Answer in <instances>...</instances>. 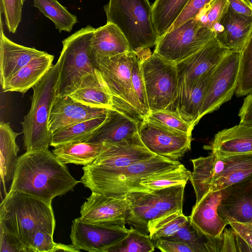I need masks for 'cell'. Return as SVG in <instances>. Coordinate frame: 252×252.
Masks as SVG:
<instances>
[{
    "label": "cell",
    "instance_id": "obj_1",
    "mask_svg": "<svg viewBox=\"0 0 252 252\" xmlns=\"http://www.w3.org/2000/svg\"><path fill=\"white\" fill-rule=\"evenodd\" d=\"M80 182L49 149L26 152L18 157L9 191L19 190L52 203Z\"/></svg>",
    "mask_w": 252,
    "mask_h": 252
},
{
    "label": "cell",
    "instance_id": "obj_2",
    "mask_svg": "<svg viewBox=\"0 0 252 252\" xmlns=\"http://www.w3.org/2000/svg\"><path fill=\"white\" fill-rule=\"evenodd\" d=\"M181 165L177 160L158 155L116 169L103 168L90 164L82 168L84 173L80 182L92 192L122 197L130 191L139 190V183L143 178Z\"/></svg>",
    "mask_w": 252,
    "mask_h": 252
},
{
    "label": "cell",
    "instance_id": "obj_3",
    "mask_svg": "<svg viewBox=\"0 0 252 252\" xmlns=\"http://www.w3.org/2000/svg\"><path fill=\"white\" fill-rule=\"evenodd\" d=\"M0 223L20 239L28 252L37 231L53 235L56 227L52 203L19 190L9 191L2 200Z\"/></svg>",
    "mask_w": 252,
    "mask_h": 252
},
{
    "label": "cell",
    "instance_id": "obj_4",
    "mask_svg": "<svg viewBox=\"0 0 252 252\" xmlns=\"http://www.w3.org/2000/svg\"><path fill=\"white\" fill-rule=\"evenodd\" d=\"M191 161L193 171L189 180L195 203L209 192L224 189L252 175V153L226 156L211 153Z\"/></svg>",
    "mask_w": 252,
    "mask_h": 252
},
{
    "label": "cell",
    "instance_id": "obj_5",
    "mask_svg": "<svg viewBox=\"0 0 252 252\" xmlns=\"http://www.w3.org/2000/svg\"><path fill=\"white\" fill-rule=\"evenodd\" d=\"M103 9L107 23L121 30L132 51L139 55L155 46L158 36L149 0H109Z\"/></svg>",
    "mask_w": 252,
    "mask_h": 252
},
{
    "label": "cell",
    "instance_id": "obj_6",
    "mask_svg": "<svg viewBox=\"0 0 252 252\" xmlns=\"http://www.w3.org/2000/svg\"><path fill=\"white\" fill-rule=\"evenodd\" d=\"M59 76V64L57 61L32 88L31 107L21 123L26 152L49 149L52 136L49 121L56 97Z\"/></svg>",
    "mask_w": 252,
    "mask_h": 252
},
{
    "label": "cell",
    "instance_id": "obj_7",
    "mask_svg": "<svg viewBox=\"0 0 252 252\" xmlns=\"http://www.w3.org/2000/svg\"><path fill=\"white\" fill-rule=\"evenodd\" d=\"M95 29L88 25L62 41L58 60L59 76L56 96L69 95L80 86L83 79L97 67L92 54V41Z\"/></svg>",
    "mask_w": 252,
    "mask_h": 252
},
{
    "label": "cell",
    "instance_id": "obj_8",
    "mask_svg": "<svg viewBox=\"0 0 252 252\" xmlns=\"http://www.w3.org/2000/svg\"><path fill=\"white\" fill-rule=\"evenodd\" d=\"M137 54L129 51L114 56L104 58L97 67L112 97L113 107L138 120L146 118L133 89L131 69Z\"/></svg>",
    "mask_w": 252,
    "mask_h": 252
},
{
    "label": "cell",
    "instance_id": "obj_9",
    "mask_svg": "<svg viewBox=\"0 0 252 252\" xmlns=\"http://www.w3.org/2000/svg\"><path fill=\"white\" fill-rule=\"evenodd\" d=\"M139 56L150 112L165 109L177 87L176 63L150 50Z\"/></svg>",
    "mask_w": 252,
    "mask_h": 252
},
{
    "label": "cell",
    "instance_id": "obj_10",
    "mask_svg": "<svg viewBox=\"0 0 252 252\" xmlns=\"http://www.w3.org/2000/svg\"><path fill=\"white\" fill-rule=\"evenodd\" d=\"M215 37L213 29L194 18L159 36L154 52L176 63L198 51Z\"/></svg>",
    "mask_w": 252,
    "mask_h": 252
},
{
    "label": "cell",
    "instance_id": "obj_11",
    "mask_svg": "<svg viewBox=\"0 0 252 252\" xmlns=\"http://www.w3.org/2000/svg\"><path fill=\"white\" fill-rule=\"evenodd\" d=\"M125 220L88 223L78 218L72 221L70 235L72 244L80 252H106L128 233Z\"/></svg>",
    "mask_w": 252,
    "mask_h": 252
},
{
    "label": "cell",
    "instance_id": "obj_12",
    "mask_svg": "<svg viewBox=\"0 0 252 252\" xmlns=\"http://www.w3.org/2000/svg\"><path fill=\"white\" fill-rule=\"evenodd\" d=\"M240 57L241 52L229 51L214 69L200 108L199 120L231 99L237 85Z\"/></svg>",
    "mask_w": 252,
    "mask_h": 252
},
{
    "label": "cell",
    "instance_id": "obj_13",
    "mask_svg": "<svg viewBox=\"0 0 252 252\" xmlns=\"http://www.w3.org/2000/svg\"><path fill=\"white\" fill-rule=\"evenodd\" d=\"M138 134L150 152L172 160L182 158L191 148V135L146 119L140 122Z\"/></svg>",
    "mask_w": 252,
    "mask_h": 252
},
{
    "label": "cell",
    "instance_id": "obj_14",
    "mask_svg": "<svg viewBox=\"0 0 252 252\" xmlns=\"http://www.w3.org/2000/svg\"><path fill=\"white\" fill-rule=\"evenodd\" d=\"M230 51L215 37L198 51L176 63L178 84H192L219 64Z\"/></svg>",
    "mask_w": 252,
    "mask_h": 252
},
{
    "label": "cell",
    "instance_id": "obj_15",
    "mask_svg": "<svg viewBox=\"0 0 252 252\" xmlns=\"http://www.w3.org/2000/svg\"><path fill=\"white\" fill-rule=\"evenodd\" d=\"M218 212L227 224L237 222L252 226V175L224 189Z\"/></svg>",
    "mask_w": 252,
    "mask_h": 252
},
{
    "label": "cell",
    "instance_id": "obj_16",
    "mask_svg": "<svg viewBox=\"0 0 252 252\" xmlns=\"http://www.w3.org/2000/svg\"><path fill=\"white\" fill-rule=\"evenodd\" d=\"M214 69L192 84H180L166 110L176 114L193 127L199 121L200 108Z\"/></svg>",
    "mask_w": 252,
    "mask_h": 252
},
{
    "label": "cell",
    "instance_id": "obj_17",
    "mask_svg": "<svg viewBox=\"0 0 252 252\" xmlns=\"http://www.w3.org/2000/svg\"><path fill=\"white\" fill-rule=\"evenodd\" d=\"M105 143V148L92 164L106 169H116L141 161L156 155L150 152L141 141L138 133L121 142Z\"/></svg>",
    "mask_w": 252,
    "mask_h": 252
},
{
    "label": "cell",
    "instance_id": "obj_18",
    "mask_svg": "<svg viewBox=\"0 0 252 252\" xmlns=\"http://www.w3.org/2000/svg\"><path fill=\"white\" fill-rule=\"evenodd\" d=\"M223 193L224 189L208 192L195 204L189 217L192 227L206 239L220 237L227 225L218 212Z\"/></svg>",
    "mask_w": 252,
    "mask_h": 252
},
{
    "label": "cell",
    "instance_id": "obj_19",
    "mask_svg": "<svg viewBox=\"0 0 252 252\" xmlns=\"http://www.w3.org/2000/svg\"><path fill=\"white\" fill-rule=\"evenodd\" d=\"M108 110L86 105L68 95L56 96L50 115L49 127L53 133L65 126L104 115Z\"/></svg>",
    "mask_w": 252,
    "mask_h": 252
},
{
    "label": "cell",
    "instance_id": "obj_20",
    "mask_svg": "<svg viewBox=\"0 0 252 252\" xmlns=\"http://www.w3.org/2000/svg\"><path fill=\"white\" fill-rule=\"evenodd\" d=\"M127 205L125 196L112 197L92 192L81 207L80 218L88 223L126 220Z\"/></svg>",
    "mask_w": 252,
    "mask_h": 252
},
{
    "label": "cell",
    "instance_id": "obj_21",
    "mask_svg": "<svg viewBox=\"0 0 252 252\" xmlns=\"http://www.w3.org/2000/svg\"><path fill=\"white\" fill-rule=\"evenodd\" d=\"M140 122L128 114L112 108L106 120L87 141L96 143H116L138 133Z\"/></svg>",
    "mask_w": 252,
    "mask_h": 252
},
{
    "label": "cell",
    "instance_id": "obj_22",
    "mask_svg": "<svg viewBox=\"0 0 252 252\" xmlns=\"http://www.w3.org/2000/svg\"><path fill=\"white\" fill-rule=\"evenodd\" d=\"M213 29L221 45L230 51L241 52L252 30V19L236 14L228 6Z\"/></svg>",
    "mask_w": 252,
    "mask_h": 252
},
{
    "label": "cell",
    "instance_id": "obj_23",
    "mask_svg": "<svg viewBox=\"0 0 252 252\" xmlns=\"http://www.w3.org/2000/svg\"><path fill=\"white\" fill-rule=\"evenodd\" d=\"M0 18V82L2 86L18 70L33 59L46 53L34 48L16 43L7 38Z\"/></svg>",
    "mask_w": 252,
    "mask_h": 252
},
{
    "label": "cell",
    "instance_id": "obj_24",
    "mask_svg": "<svg viewBox=\"0 0 252 252\" xmlns=\"http://www.w3.org/2000/svg\"><path fill=\"white\" fill-rule=\"evenodd\" d=\"M204 149L219 156L252 153V126L239 124L220 130Z\"/></svg>",
    "mask_w": 252,
    "mask_h": 252
},
{
    "label": "cell",
    "instance_id": "obj_25",
    "mask_svg": "<svg viewBox=\"0 0 252 252\" xmlns=\"http://www.w3.org/2000/svg\"><path fill=\"white\" fill-rule=\"evenodd\" d=\"M53 55L46 52L18 70L1 86L4 92H17L24 94L36 85L53 66Z\"/></svg>",
    "mask_w": 252,
    "mask_h": 252
},
{
    "label": "cell",
    "instance_id": "obj_26",
    "mask_svg": "<svg viewBox=\"0 0 252 252\" xmlns=\"http://www.w3.org/2000/svg\"><path fill=\"white\" fill-rule=\"evenodd\" d=\"M129 51L131 50L126 37L114 24L106 23L95 29L92 41V54L96 67L97 62L104 58Z\"/></svg>",
    "mask_w": 252,
    "mask_h": 252
},
{
    "label": "cell",
    "instance_id": "obj_27",
    "mask_svg": "<svg viewBox=\"0 0 252 252\" xmlns=\"http://www.w3.org/2000/svg\"><path fill=\"white\" fill-rule=\"evenodd\" d=\"M68 95L91 107L108 109L113 107L112 95L97 68L86 76L79 87Z\"/></svg>",
    "mask_w": 252,
    "mask_h": 252
},
{
    "label": "cell",
    "instance_id": "obj_28",
    "mask_svg": "<svg viewBox=\"0 0 252 252\" xmlns=\"http://www.w3.org/2000/svg\"><path fill=\"white\" fill-rule=\"evenodd\" d=\"M20 133L14 132L8 123H0V178L5 196L6 185L12 181L18 157L19 148L16 139Z\"/></svg>",
    "mask_w": 252,
    "mask_h": 252
},
{
    "label": "cell",
    "instance_id": "obj_29",
    "mask_svg": "<svg viewBox=\"0 0 252 252\" xmlns=\"http://www.w3.org/2000/svg\"><path fill=\"white\" fill-rule=\"evenodd\" d=\"M105 148V143L77 142L54 147L52 153L65 164L73 163L85 166L93 162Z\"/></svg>",
    "mask_w": 252,
    "mask_h": 252
},
{
    "label": "cell",
    "instance_id": "obj_30",
    "mask_svg": "<svg viewBox=\"0 0 252 252\" xmlns=\"http://www.w3.org/2000/svg\"><path fill=\"white\" fill-rule=\"evenodd\" d=\"M107 115V113L56 130L52 133L50 146L56 147L69 143L87 141L104 122Z\"/></svg>",
    "mask_w": 252,
    "mask_h": 252
},
{
    "label": "cell",
    "instance_id": "obj_31",
    "mask_svg": "<svg viewBox=\"0 0 252 252\" xmlns=\"http://www.w3.org/2000/svg\"><path fill=\"white\" fill-rule=\"evenodd\" d=\"M185 185H178L152 191H139L152 208L165 215L183 211Z\"/></svg>",
    "mask_w": 252,
    "mask_h": 252
},
{
    "label": "cell",
    "instance_id": "obj_32",
    "mask_svg": "<svg viewBox=\"0 0 252 252\" xmlns=\"http://www.w3.org/2000/svg\"><path fill=\"white\" fill-rule=\"evenodd\" d=\"M189 0H155L152 18L158 37L167 32Z\"/></svg>",
    "mask_w": 252,
    "mask_h": 252
},
{
    "label": "cell",
    "instance_id": "obj_33",
    "mask_svg": "<svg viewBox=\"0 0 252 252\" xmlns=\"http://www.w3.org/2000/svg\"><path fill=\"white\" fill-rule=\"evenodd\" d=\"M33 6L54 23L59 32H71L78 22L76 15L69 12L58 0H33Z\"/></svg>",
    "mask_w": 252,
    "mask_h": 252
},
{
    "label": "cell",
    "instance_id": "obj_34",
    "mask_svg": "<svg viewBox=\"0 0 252 252\" xmlns=\"http://www.w3.org/2000/svg\"><path fill=\"white\" fill-rule=\"evenodd\" d=\"M191 173L182 164L176 168L143 178L139 183V190L152 191L178 185H186Z\"/></svg>",
    "mask_w": 252,
    "mask_h": 252
},
{
    "label": "cell",
    "instance_id": "obj_35",
    "mask_svg": "<svg viewBox=\"0 0 252 252\" xmlns=\"http://www.w3.org/2000/svg\"><path fill=\"white\" fill-rule=\"evenodd\" d=\"M189 220L183 211L166 214L148 222L149 236L152 241L164 239L175 234Z\"/></svg>",
    "mask_w": 252,
    "mask_h": 252
},
{
    "label": "cell",
    "instance_id": "obj_36",
    "mask_svg": "<svg viewBox=\"0 0 252 252\" xmlns=\"http://www.w3.org/2000/svg\"><path fill=\"white\" fill-rule=\"evenodd\" d=\"M252 92V30L241 52L237 85L235 92L238 96Z\"/></svg>",
    "mask_w": 252,
    "mask_h": 252
},
{
    "label": "cell",
    "instance_id": "obj_37",
    "mask_svg": "<svg viewBox=\"0 0 252 252\" xmlns=\"http://www.w3.org/2000/svg\"><path fill=\"white\" fill-rule=\"evenodd\" d=\"M155 248L149 235L130 227L127 235L106 252H151Z\"/></svg>",
    "mask_w": 252,
    "mask_h": 252
},
{
    "label": "cell",
    "instance_id": "obj_38",
    "mask_svg": "<svg viewBox=\"0 0 252 252\" xmlns=\"http://www.w3.org/2000/svg\"><path fill=\"white\" fill-rule=\"evenodd\" d=\"M145 119L191 135L193 128L190 124L166 109L151 112Z\"/></svg>",
    "mask_w": 252,
    "mask_h": 252
},
{
    "label": "cell",
    "instance_id": "obj_39",
    "mask_svg": "<svg viewBox=\"0 0 252 252\" xmlns=\"http://www.w3.org/2000/svg\"><path fill=\"white\" fill-rule=\"evenodd\" d=\"M203 238L205 237L199 235L189 220L175 234L164 239L184 243L191 248L193 252H207L205 245L207 240L204 241Z\"/></svg>",
    "mask_w": 252,
    "mask_h": 252
},
{
    "label": "cell",
    "instance_id": "obj_40",
    "mask_svg": "<svg viewBox=\"0 0 252 252\" xmlns=\"http://www.w3.org/2000/svg\"><path fill=\"white\" fill-rule=\"evenodd\" d=\"M25 0H0V14L10 32L16 33L21 21L22 12Z\"/></svg>",
    "mask_w": 252,
    "mask_h": 252
},
{
    "label": "cell",
    "instance_id": "obj_41",
    "mask_svg": "<svg viewBox=\"0 0 252 252\" xmlns=\"http://www.w3.org/2000/svg\"><path fill=\"white\" fill-rule=\"evenodd\" d=\"M227 8V0H214L202 9L195 18L203 26L213 29Z\"/></svg>",
    "mask_w": 252,
    "mask_h": 252
},
{
    "label": "cell",
    "instance_id": "obj_42",
    "mask_svg": "<svg viewBox=\"0 0 252 252\" xmlns=\"http://www.w3.org/2000/svg\"><path fill=\"white\" fill-rule=\"evenodd\" d=\"M131 80L133 89L146 118L150 113V111L148 102L144 81L141 71V58L138 55L132 65Z\"/></svg>",
    "mask_w": 252,
    "mask_h": 252
},
{
    "label": "cell",
    "instance_id": "obj_43",
    "mask_svg": "<svg viewBox=\"0 0 252 252\" xmlns=\"http://www.w3.org/2000/svg\"><path fill=\"white\" fill-rule=\"evenodd\" d=\"M236 233L232 227L224 228L218 238L207 239V252H237Z\"/></svg>",
    "mask_w": 252,
    "mask_h": 252
},
{
    "label": "cell",
    "instance_id": "obj_44",
    "mask_svg": "<svg viewBox=\"0 0 252 252\" xmlns=\"http://www.w3.org/2000/svg\"><path fill=\"white\" fill-rule=\"evenodd\" d=\"M0 252H28L20 239L0 223Z\"/></svg>",
    "mask_w": 252,
    "mask_h": 252
},
{
    "label": "cell",
    "instance_id": "obj_45",
    "mask_svg": "<svg viewBox=\"0 0 252 252\" xmlns=\"http://www.w3.org/2000/svg\"><path fill=\"white\" fill-rule=\"evenodd\" d=\"M213 0H189L168 31L177 28L191 19L195 18L202 9Z\"/></svg>",
    "mask_w": 252,
    "mask_h": 252
},
{
    "label": "cell",
    "instance_id": "obj_46",
    "mask_svg": "<svg viewBox=\"0 0 252 252\" xmlns=\"http://www.w3.org/2000/svg\"><path fill=\"white\" fill-rule=\"evenodd\" d=\"M59 243L53 240V235L38 231L33 235L30 248V252H58Z\"/></svg>",
    "mask_w": 252,
    "mask_h": 252
},
{
    "label": "cell",
    "instance_id": "obj_47",
    "mask_svg": "<svg viewBox=\"0 0 252 252\" xmlns=\"http://www.w3.org/2000/svg\"><path fill=\"white\" fill-rule=\"evenodd\" d=\"M156 247L163 252H193L192 249L184 243L164 239L156 240Z\"/></svg>",
    "mask_w": 252,
    "mask_h": 252
},
{
    "label": "cell",
    "instance_id": "obj_48",
    "mask_svg": "<svg viewBox=\"0 0 252 252\" xmlns=\"http://www.w3.org/2000/svg\"><path fill=\"white\" fill-rule=\"evenodd\" d=\"M229 8L236 14L252 19V4L245 0H227Z\"/></svg>",
    "mask_w": 252,
    "mask_h": 252
},
{
    "label": "cell",
    "instance_id": "obj_49",
    "mask_svg": "<svg viewBox=\"0 0 252 252\" xmlns=\"http://www.w3.org/2000/svg\"><path fill=\"white\" fill-rule=\"evenodd\" d=\"M238 116L239 124L252 126V92L247 95L244 99Z\"/></svg>",
    "mask_w": 252,
    "mask_h": 252
},
{
    "label": "cell",
    "instance_id": "obj_50",
    "mask_svg": "<svg viewBox=\"0 0 252 252\" xmlns=\"http://www.w3.org/2000/svg\"><path fill=\"white\" fill-rule=\"evenodd\" d=\"M229 225L252 249V226L237 222H230Z\"/></svg>",
    "mask_w": 252,
    "mask_h": 252
},
{
    "label": "cell",
    "instance_id": "obj_51",
    "mask_svg": "<svg viewBox=\"0 0 252 252\" xmlns=\"http://www.w3.org/2000/svg\"><path fill=\"white\" fill-rule=\"evenodd\" d=\"M235 237L237 252H252L251 247L236 233Z\"/></svg>",
    "mask_w": 252,
    "mask_h": 252
},
{
    "label": "cell",
    "instance_id": "obj_52",
    "mask_svg": "<svg viewBox=\"0 0 252 252\" xmlns=\"http://www.w3.org/2000/svg\"><path fill=\"white\" fill-rule=\"evenodd\" d=\"M246 1H247L249 3H252L251 2V0H245Z\"/></svg>",
    "mask_w": 252,
    "mask_h": 252
}]
</instances>
